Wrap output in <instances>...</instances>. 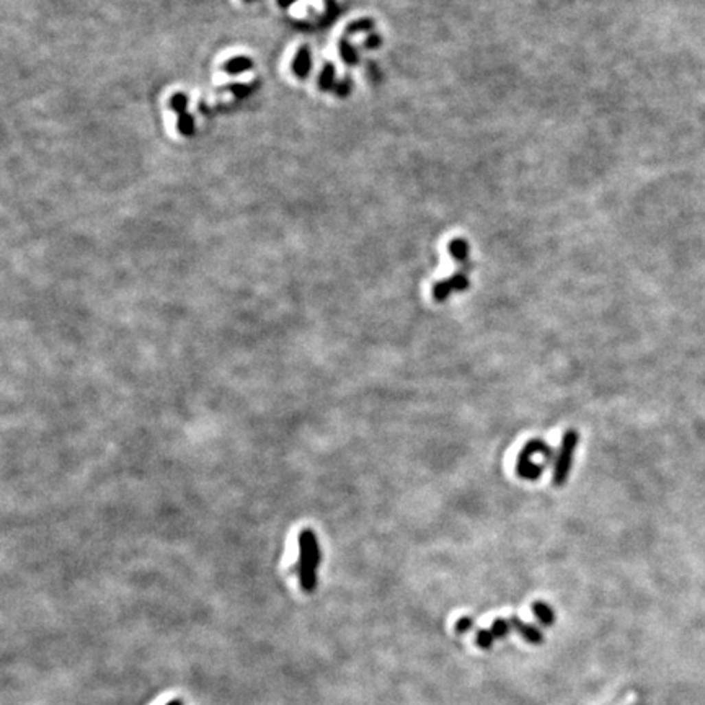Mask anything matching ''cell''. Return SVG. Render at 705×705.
Segmentation results:
<instances>
[{
	"mask_svg": "<svg viewBox=\"0 0 705 705\" xmlns=\"http://www.w3.org/2000/svg\"><path fill=\"white\" fill-rule=\"evenodd\" d=\"M322 560L317 534L305 529L299 534V562H297V575H299L301 588L305 592H314L317 588V570Z\"/></svg>",
	"mask_w": 705,
	"mask_h": 705,
	"instance_id": "1",
	"label": "cell"
},
{
	"mask_svg": "<svg viewBox=\"0 0 705 705\" xmlns=\"http://www.w3.org/2000/svg\"><path fill=\"white\" fill-rule=\"evenodd\" d=\"M579 432L577 430H566L564 438H562L559 454L555 457V465H553L552 482L555 487H564L568 480L570 470H572L573 456L578 448Z\"/></svg>",
	"mask_w": 705,
	"mask_h": 705,
	"instance_id": "2",
	"label": "cell"
},
{
	"mask_svg": "<svg viewBox=\"0 0 705 705\" xmlns=\"http://www.w3.org/2000/svg\"><path fill=\"white\" fill-rule=\"evenodd\" d=\"M509 621H511V625L514 627V629H516L518 632L521 634L522 637L527 640V642H531V643H542L544 635L538 629V627L531 625V624H526V622L519 621L516 616L509 617Z\"/></svg>",
	"mask_w": 705,
	"mask_h": 705,
	"instance_id": "3",
	"label": "cell"
},
{
	"mask_svg": "<svg viewBox=\"0 0 705 705\" xmlns=\"http://www.w3.org/2000/svg\"><path fill=\"white\" fill-rule=\"evenodd\" d=\"M533 611H534V616L538 617L540 624L551 625V624H553V621H555L553 609L548 604L544 603V601H535V603L533 604Z\"/></svg>",
	"mask_w": 705,
	"mask_h": 705,
	"instance_id": "4",
	"label": "cell"
},
{
	"mask_svg": "<svg viewBox=\"0 0 705 705\" xmlns=\"http://www.w3.org/2000/svg\"><path fill=\"white\" fill-rule=\"evenodd\" d=\"M449 252L457 262L465 263L467 258H469V246L464 240H452L451 245H449Z\"/></svg>",
	"mask_w": 705,
	"mask_h": 705,
	"instance_id": "5",
	"label": "cell"
},
{
	"mask_svg": "<svg viewBox=\"0 0 705 705\" xmlns=\"http://www.w3.org/2000/svg\"><path fill=\"white\" fill-rule=\"evenodd\" d=\"M511 629H513V625L509 619H496V621H493L490 632L493 635V638H503L509 634V630Z\"/></svg>",
	"mask_w": 705,
	"mask_h": 705,
	"instance_id": "6",
	"label": "cell"
},
{
	"mask_svg": "<svg viewBox=\"0 0 705 705\" xmlns=\"http://www.w3.org/2000/svg\"><path fill=\"white\" fill-rule=\"evenodd\" d=\"M452 292V288L451 284H449V281H439V283L435 284V288H432V297H435L436 301L438 302H444L448 299L449 296H451Z\"/></svg>",
	"mask_w": 705,
	"mask_h": 705,
	"instance_id": "7",
	"label": "cell"
},
{
	"mask_svg": "<svg viewBox=\"0 0 705 705\" xmlns=\"http://www.w3.org/2000/svg\"><path fill=\"white\" fill-rule=\"evenodd\" d=\"M448 281H449V284H451L452 291H457V292L465 291V289L469 288V284H470V281H469V278H467V276H465L464 271H459V273L452 275L451 278H449Z\"/></svg>",
	"mask_w": 705,
	"mask_h": 705,
	"instance_id": "8",
	"label": "cell"
},
{
	"mask_svg": "<svg viewBox=\"0 0 705 705\" xmlns=\"http://www.w3.org/2000/svg\"><path fill=\"white\" fill-rule=\"evenodd\" d=\"M493 635L490 630H478L477 634V645L480 648H490L492 643H493Z\"/></svg>",
	"mask_w": 705,
	"mask_h": 705,
	"instance_id": "9",
	"label": "cell"
},
{
	"mask_svg": "<svg viewBox=\"0 0 705 705\" xmlns=\"http://www.w3.org/2000/svg\"><path fill=\"white\" fill-rule=\"evenodd\" d=\"M638 704H640V699L637 697V695H635V694H625V695H622L621 699H617L616 702H614V700H612V702L608 704V705H638Z\"/></svg>",
	"mask_w": 705,
	"mask_h": 705,
	"instance_id": "10",
	"label": "cell"
},
{
	"mask_svg": "<svg viewBox=\"0 0 705 705\" xmlns=\"http://www.w3.org/2000/svg\"><path fill=\"white\" fill-rule=\"evenodd\" d=\"M472 625H474V621L470 619V617H461V619L456 622V632L464 634V632H467V630L472 629Z\"/></svg>",
	"mask_w": 705,
	"mask_h": 705,
	"instance_id": "11",
	"label": "cell"
},
{
	"mask_svg": "<svg viewBox=\"0 0 705 705\" xmlns=\"http://www.w3.org/2000/svg\"><path fill=\"white\" fill-rule=\"evenodd\" d=\"M167 705H183V702L181 700H170Z\"/></svg>",
	"mask_w": 705,
	"mask_h": 705,
	"instance_id": "12",
	"label": "cell"
}]
</instances>
